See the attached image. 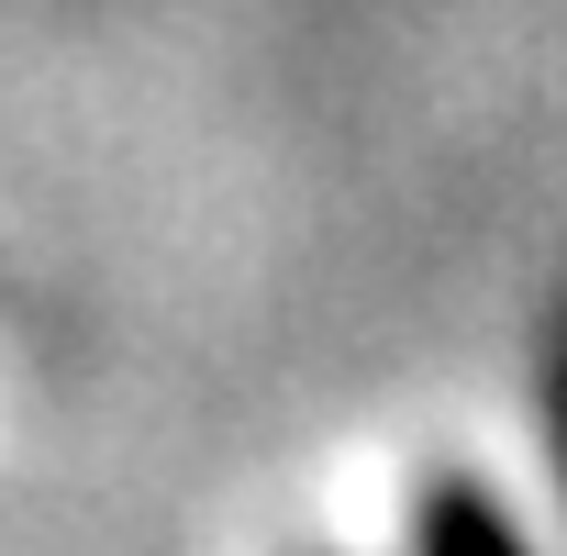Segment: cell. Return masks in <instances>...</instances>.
I'll use <instances>...</instances> for the list:
<instances>
[{
  "label": "cell",
  "mask_w": 567,
  "mask_h": 556,
  "mask_svg": "<svg viewBox=\"0 0 567 556\" xmlns=\"http://www.w3.org/2000/svg\"><path fill=\"white\" fill-rule=\"evenodd\" d=\"M423 556H523L467 490H434V512H423Z\"/></svg>",
  "instance_id": "1"
}]
</instances>
